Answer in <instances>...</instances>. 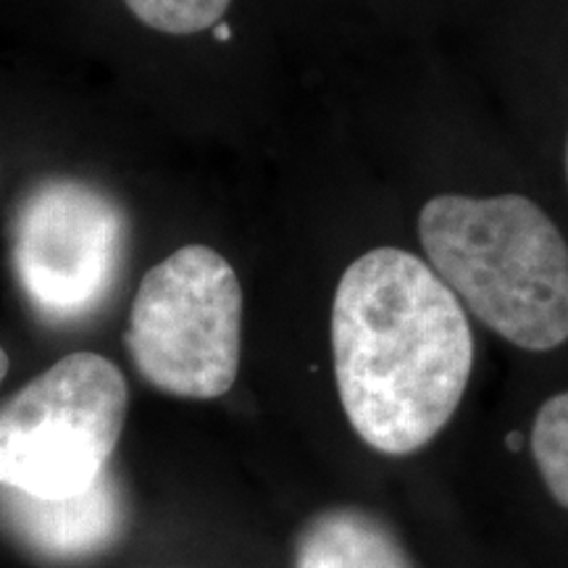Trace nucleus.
Here are the masks:
<instances>
[{"label":"nucleus","mask_w":568,"mask_h":568,"mask_svg":"<svg viewBox=\"0 0 568 568\" xmlns=\"http://www.w3.org/2000/svg\"><path fill=\"white\" fill-rule=\"evenodd\" d=\"M124 345L163 395L213 400L232 389L243 345V287L222 253L184 245L142 276Z\"/></svg>","instance_id":"nucleus-4"},{"label":"nucleus","mask_w":568,"mask_h":568,"mask_svg":"<svg viewBox=\"0 0 568 568\" xmlns=\"http://www.w3.org/2000/svg\"><path fill=\"white\" fill-rule=\"evenodd\" d=\"M432 272L495 335L521 351L568 339V245L524 195H437L418 213Z\"/></svg>","instance_id":"nucleus-2"},{"label":"nucleus","mask_w":568,"mask_h":568,"mask_svg":"<svg viewBox=\"0 0 568 568\" xmlns=\"http://www.w3.org/2000/svg\"><path fill=\"white\" fill-rule=\"evenodd\" d=\"M332 353L345 416L385 456L445 429L474 366L458 297L414 253L374 247L345 268L332 303Z\"/></svg>","instance_id":"nucleus-1"},{"label":"nucleus","mask_w":568,"mask_h":568,"mask_svg":"<svg viewBox=\"0 0 568 568\" xmlns=\"http://www.w3.org/2000/svg\"><path fill=\"white\" fill-rule=\"evenodd\" d=\"M531 456L552 500L568 510V389L548 397L537 410Z\"/></svg>","instance_id":"nucleus-8"},{"label":"nucleus","mask_w":568,"mask_h":568,"mask_svg":"<svg viewBox=\"0 0 568 568\" xmlns=\"http://www.w3.org/2000/svg\"><path fill=\"white\" fill-rule=\"evenodd\" d=\"M6 508L13 529L30 548L59 560L95 556L109 548L124 527L122 497L109 474L88 493L63 500L11 493Z\"/></svg>","instance_id":"nucleus-6"},{"label":"nucleus","mask_w":568,"mask_h":568,"mask_svg":"<svg viewBox=\"0 0 568 568\" xmlns=\"http://www.w3.org/2000/svg\"><path fill=\"white\" fill-rule=\"evenodd\" d=\"M130 387L113 361L69 353L0 406V487L63 500L109 474Z\"/></svg>","instance_id":"nucleus-3"},{"label":"nucleus","mask_w":568,"mask_h":568,"mask_svg":"<svg viewBox=\"0 0 568 568\" xmlns=\"http://www.w3.org/2000/svg\"><path fill=\"white\" fill-rule=\"evenodd\" d=\"M6 374H9V353H6L3 347H0V385H3Z\"/></svg>","instance_id":"nucleus-10"},{"label":"nucleus","mask_w":568,"mask_h":568,"mask_svg":"<svg viewBox=\"0 0 568 568\" xmlns=\"http://www.w3.org/2000/svg\"><path fill=\"white\" fill-rule=\"evenodd\" d=\"M132 17L163 34H197L224 19L232 0H124Z\"/></svg>","instance_id":"nucleus-9"},{"label":"nucleus","mask_w":568,"mask_h":568,"mask_svg":"<svg viewBox=\"0 0 568 568\" xmlns=\"http://www.w3.org/2000/svg\"><path fill=\"white\" fill-rule=\"evenodd\" d=\"M295 568H414L379 518L355 508L318 514L301 531Z\"/></svg>","instance_id":"nucleus-7"},{"label":"nucleus","mask_w":568,"mask_h":568,"mask_svg":"<svg viewBox=\"0 0 568 568\" xmlns=\"http://www.w3.org/2000/svg\"><path fill=\"white\" fill-rule=\"evenodd\" d=\"M124 247L119 203L71 176L34 184L13 216V274L32 308L51 322H74L105 301L122 272Z\"/></svg>","instance_id":"nucleus-5"},{"label":"nucleus","mask_w":568,"mask_h":568,"mask_svg":"<svg viewBox=\"0 0 568 568\" xmlns=\"http://www.w3.org/2000/svg\"><path fill=\"white\" fill-rule=\"evenodd\" d=\"M566 174H568V145H566Z\"/></svg>","instance_id":"nucleus-11"}]
</instances>
